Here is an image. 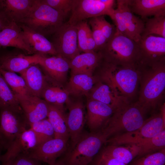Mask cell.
Returning a JSON list of instances; mask_svg holds the SVG:
<instances>
[{
  "mask_svg": "<svg viewBox=\"0 0 165 165\" xmlns=\"http://www.w3.org/2000/svg\"><path fill=\"white\" fill-rule=\"evenodd\" d=\"M141 65L121 66L103 59L96 68L97 79L111 87L118 95L130 101L134 97L139 85ZM94 71V72H95Z\"/></svg>",
  "mask_w": 165,
  "mask_h": 165,
  "instance_id": "1",
  "label": "cell"
},
{
  "mask_svg": "<svg viewBox=\"0 0 165 165\" xmlns=\"http://www.w3.org/2000/svg\"><path fill=\"white\" fill-rule=\"evenodd\" d=\"M138 100L148 112L163 104L165 90V60L150 66L141 64Z\"/></svg>",
  "mask_w": 165,
  "mask_h": 165,
  "instance_id": "2",
  "label": "cell"
},
{
  "mask_svg": "<svg viewBox=\"0 0 165 165\" xmlns=\"http://www.w3.org/2000/svg\"><path fill=\"white\" fill-rule=\"evenodd\" d=\"M147 112L137 101L115 110L101 130L109 138L136 130L143 124Z\"/></svg>",
  "mask_w": 165,
  "mask_h": 165,
  "instance_id": "3",
  "label": "cell"
},
{
  "mask_svg": "<svg viewBox=\"0 0 165 165\" xmlns=\"http://www.w3.org/2000/svg\"><path fill=\"white\" fill-rule=\"evenodd\" d=\"M107 139L101 130L83 132L74 147L59 158L63 165H87L92 162Z\"/></svg>",
  "mask_w": 165,
  "mask_h": 165,
  "instance_id": "4",
  "label": "cell"
},
{
  "mask_svg": "<svg viewBox=\"0 0 165 165\" xmlns=\"http://www.w3.org/2000/svg\"><path fill=\"white\" fill-rule=\"evenodd\" d=\"M104 60L121 66L140 64L138 44L116 30L112 37L99 51Z\"/></svg>",
  "mask_w": 165,
  "mask_h": 165,
  "instance_id": "5",
  "label": "cell"
},
{
  "mask_svg": "<svg viewBox=\"0 0 165 165\" xmlns=\"http://www.w3.org/2000/svg\"><path fill=\"white\" fill-rule=\"evenodd\" d=\"M65 18L42 0H38L28 15L18 23L46 37L53 35L64 23Z\"/></svg>",
  "mask_w": 165,
  "mask_h": 165,
  "instance_id": "6",
  "label": "cell"
},
{
  "mask_svg": "<svg viewBox=\"0 0 165 165\" xmlns=\"http://www.w3.org/2000/svg\"><path fill=\"white\" fill-rule=\"evenodd\" d=\"M165 105L160 106L159 112L145 119L142 125L134 131L112 136L105 144L113 145L135 144L152 138L165 129Z\"/></svg>",
  "mask_w": 165,
  "mask_h": 165,
  "instance_id": "7",
  "label": "cell"
},
{
  "mask_svg": "<svg viewBox=\"0 0 165 165\" xmlns=\"http://www.w3.org/2000/svg\"><path fill=\"white\" fill-rule=\"evenodd\" d=\"M29 125L20 106L0 108V147L6 150ZM30 127V126H29Z\"/></svg>",
  "mask_w": 165,
  "mask_h": 165,
  "instance_id": "8",
  "label": "cell"
},
{
  "mask_svg": "<svg viewBox=\"0 0 165 165\" xmlns=\"http://www.w3.org/2000/svg\"><path fill=\"white\" fill-rule=\"evenodd\" d=\"M130 2L129 0H117V8L109 16L114 22L117 31L138 42L144 30L145 23L132 12Z\"/></svg>",
  "mask_w": 165,
  "mask_h": 165,
  "instance_id": "9",
  "label": "cell"
},
{
  "mask_svg": "<svg viewBox=\"0 0 165 165\" xmlns=\"http://www.w3.org/2000/svg\"><path fill=\"white\" fill-rule=\"evenodd\" d=\"M114 0H74L68 23L76 25L88 18L110 16L114 9Z\"/></svg>",
  "mask_w": 165,
  "mask_h": 165,
  "instance_id": "10",
  "label": "cell"
},
{
  "mask_svg": "<svg viewBox=\"0 0 165 165\" xmlns=\"http://www.w3.org/2000/svg\"><path fill=\"white\" fill-rule=\"evenodd\" d=\"M52 35L51 42L57 55L70 61L80 53L78 47L75 25L64 23Z\"/></svg>",
  "mask_w": 165,
  "mask_h": 165,
  "instance_id": "11",
  "label": "cell"
},
{
  "mask_svg": "<svg viewBox=\"0 0 165 165\" xmlns=\"http://www.w3.org/2000/svg\"><path fill=\"white\" fill-rule=\"evenodd\" d=\"M138 43L141 64L150 66L165 60V38L152 35L142 36Z\"/></svg>",
  "mask_w": 165,
  "mask_h": 165,
  "instance_id": "12",
  "label": "cell"
},
{
  "mask_svg": "<svg viewBox=\"0 0 165 165\" xmlns=\"http://www.w3.org/2000/svg\"><path fill=\"white\" fill-rule=\"evenodd\" d=\"M80 98L73 101L70 99L66 103L68 109L66 123L70 138V145L67 151L74 147L83 132L85 122V107Z\"/></svg>",
  "mask_w": 165,
  "mask_h": 165,
  "instance_id": "13",
  "label": "cell"
},
{
  "mask_svg": "<svg viewBox=\"0 0 165 165\" xmlns=\"http://www.w3.org/2000/svg\"><path fill=\"white\" fill-rule=\"evenodd\" d=\"M68 140L55 138L49 140L38 145L28 155L40 162L53 165L67 151Z\"/></svg>",
  "mask_w": 165,
  "mask_h": 165,
  "instance_id": "14",
  "label": "cell"
},
{
  "mask_svg": "<svg viewBox=\"0 0 165 165\" xmlns=\"http://www.w3.org/2000/svg\"><path fill=\"white\" fill-rule=\"evenodd\" d=\"M36 137L30 128L20 134L1 155V165H9L19 155H28L38 145Z\"/></svg>",
  "mask_w": 165,
  "mask_h": 165,
  "instance_id": "15",
  "label": "cell"
},
{
  "mask_svg": "<svg viewBox=\"0 0 165 165\" xmlns=\"http://www.w3.org/2000/svg\"><path fill=\"white\" fill-rule=\"evenodd\" d=\"M38 0H0V18L5 27L19 23L29 13Z\"/></svg>",
  "mask_w": 165,
  "mask_h": 165,
  "instance_id": "16",
  "label": "cell"
},
{
  "mask_svg": "<svg viewBox=\"0 0 165 165\" xmlns=\"http://www.w3.org/2000/svg\"><path fill=\"white\" fill-rule=\"evenodd\" d=\"M42 56L28 55L22 51L13 52L0 49V68L19 73L32 65L39 64Z\"/></svg>",
  "mask_w": 165,
  "mask_h": 165,
  "instance_id": "17",
  "label": "cell"
},
{
  "mask_svg": "<svg viewBox=\"0 0 165 165\" xmlns=\"http://www.w3.org/2000/svg\"><path fill=\"white\" fill-rule=\"evenodd\" d=\"M38 64L51 80L63 86L65 84L70 69L69 61L58 55H42Z\"/></svg>",
  "mask_w": 165,
  "mask_h": 165,
  "instance_id": "18",
  "label": "cell"
},
{
  "mask_svg": "<svg viewBox=\"0 0 165 165\" xmlns=\"http://www.w3.org/2000/svg\"><path fill=\"white\" fill-rule=\"evenodd\" d=\"M29 125L46 119L49 104L42 98L31 95L15 94Z\"/></svg>",
  "mask_w": 165,
  "mask_h": 165,
  "instance_id": "19",
  "label": "cell"
},
{
  "mask_svg": "<svg viewBox=\"0 0 165 165\" xmlns=\"http://www.w3.org/2000/svg\"><path fill=\"white\" fill-rule=\"evenodd\" d=\"M86 107V122L91 132L101 130L115 111L105 104L90 99H87Z\"/></svg>",
  "mask_w": 165,
  "mask_h": 165,
  "instance_id": "20",
  "label": "cell"
},
{
  "mask_svg": "<svg viewBox=\"0 0 165 165\" xmlns=\"http://www.w3.org/2000/svg\"><path fill=\"white\" fill-rule=\"evenodd\" d=\"M86 97L87 99L105 104L115 110L130 102L127 98L118 95L109 85L97 79Z\"/></svg>",
  "mask_w": 165,
  "mask_h": 165,
  "instance_id": "21",
  "label": "cell"
},
{
  "mask_svg": "<svg viewBox=\"0 0 165 165\" xmlns=\"http://www.w3.org/2000/svg\"><path fill=\"white\" fill-rule=\"evenodd\" d=\"M18 24L22 30L25 42L31 49L33 54L57 55L52 43L45 36L23 24Z\"/></svg>",
  "mask_w": 165,
  "mask_h": 165,
  "instance_id": "22",
  "label": "cell"
},
{
  "mask_svg": "<svg viewBox=\"0 0 165 165\" xmlns=\"http://www.w3.org/2000/svg\"><path fill=\"white\" fill-rule=\"evenodd\" d=\"M7 47L16 48L28 55L33 54L24 41L20 27L15 22L10 23L0 31V49Z\"/></svg>",
  "mask_w": 165,
  "mask_h": 165,
  "instance_id": "23",
  "label": "cell"
},
{
  "mask_svg": "<svg viewBox=\"0 0 165 165\" xmlns=\"http://www.w3.org/2000/svg\"><path fill=\"white\" fill-rule=\"evenodd\" d=\"M102 59L99 51H92L80 53L69 61L71 75L94 73Z\"/></svg>",
  "mask_w": 165,
  "mask_h": 165,
  "instance_id": "24",
  "label": "cell"
},
{
  "mask_svg": "<svg viewBox=\"0 0 165 165\" xmlns=\"http://www.w3.org/2000/svg\"><path fill=\"white\" fill-rule=\"evenodd\" d=\"M19 73L24 80L31 95L41 98L47 77L38 64L32 65Z\"/></svg>",
  "mask_w": 165,
  "mask_h": 165,
  "instance_id": "25",
  "label": "cell"
},
{
  "mask_svg": "<svg viewBox=\"0 0 165 165\" xmlns=\"http://www.w3.org/2000/svg\"><path fill=\"white\" fill-rule=\"evenodd\" d=\"M97 81L94 75L86 74L71 75L64 89L71 96L76 98L86 97Z\"/></svg>",
  "mask_w": 165,
  "mask_h": 165,
  "instance_id": "26",
  "label": "cell"
},
{
  "mask_svg": "<svg viewBox=\"0 0 165 165\" xmlns=\"http://www.w3.org/2000/svg\"><path fill=\"white\" fill-rule=\"evenodd\" d=\"M130 6L133 13L144 20L152 16H165V0H131Z\"/></svg>",
  "mask_w": 165,
  "mask_h": 165,
  "instance_id": "27",
  "label": "cell"
},
{
  "mask_svg": "<svg viewBox=\"0 0 165 165\" xmlns=\"http://www.w3.org/2000/svg\"><path fill=\"white\" fill-rule=\"evenodd\" d=\"M69 97L63 86L47 77V83L42 93L41 98L49 104L64 109V105L69 100Z\"/></svg>",
  "mask_w": 165,
  "mask_h": 165,
  "instance_id": "28",
  "label": "cell"
},
{
  "mask_svg": "<svg viewBox=\"0 0 165 165\" xmlns=\"http://www.w3.org/2000/svg\"><path fill=\"white\" fill-rule=\"evenodd\" d=\"M138 148L135 144L108 145L100 153L116 159L127 165L138 156Z\"/></svg>",
  "mask_w": 165,
  "mask_h": 165,
  "instance_id": "29",
  "label": "cell"
},
{
  "mask_svg": "<svg viewBox=\"0 0 165 165\" xmlns=\"http://www.w3.org/2000/svg\"><path fill=\"white\" fill-rule=\"evenodd\" d=\"M48 119L54 133V138L69 139V134L66 123L64 110L49 104Z\"/></svg>",
  "mask_w": 165,
  "mask_h": 165,
  "instance_id": "30",
  "label": "cell"
},
{
  "mask_svg": "<svg viewBox=\"0 0 165 165\" xmlns=\"http://www.w3.org/2000/svg\"><path fill=\"white\" fill-rule=\"evenodd\" d=\"M77 29L78 45L80 52L96 51V43L91 29L86 20L76 25Z\"/></svg>",
  "mask_w": 165,
  "mask_h": 165,
  "instance_id": "31",
  "label": "cell"
},
{
  "mask_svg": "<svg viewBox=\"0 0 165 165\" xmlns=\"http://www.w3.org/2000/svg\"><path fill=\"white\" fill-rule=\"evenodd\" d=\"M138 148V158L165 148V130L155 136L135 144Z\"/></svg>",
  "mask_w": 165,
  "mask_h": 165,
  "instance_id": "32",
  "label": "cell"
},
{
  "mask_svg": "<svg viewBox=\"0 0 165 165\" xmlns=\"http://www.w3.org/2000/svg\"><path fill=\"white\" fill-rule=\"evenodd\" d=\"M0 72L15 94L31 95L24 80L21 76L1 68Z\"/></svg>",
  "mask_w": 165,
  "mask_h": 165,
  "instance_id": "33",
  "label": "cell"
},
{
  "mask_svg": "<svg viewBox=\"0 0 165 165\" xmlns=\"http://www.w3.org/2000/svg\"><path fill=\"white\" fill-rule=\"evenodd\" d=\"M30 127L34 132L38 145L54 138L53 130L48 119L33 123Z\"/></svg>",
  "mask_w": 165,
  "mask_h": 165,
  "instance_id": "34",
  "label": "cell"
},
{
  "mask_svg": "<svg viewBox=\"0 0 165 165\" xmlns=\"http://www.w3.org/2000/svg\"><path fill=\"white\" fill-rule=\"evenodd\" d=\"M142 36L156 35L165 38V16H156L145 20Z\"/></svg>",
  "mask_w": 165,
  "mask_h": 165,
  "instance_id": "35",
  "label": "cell"
},
{
  "mask_svg": "<svg viewBox=\"0 0 165 165\" xmlns=\"http://www.w3.org/2000/svg\"><path fill=\"white\" fill-rule=\"evenodd\" d=\"M20 106L15 94L0 72V108Z\"/></svg>",
  "mask_w": 165,
  "mask_h": 165,
  "instance_id": "36",
  "label": "cell"
},
{
  "mask_svg": "<svg viewBox=\"0 0 165 165\" xmlns=\"http://www.w3.org/2000/svg\"><path fill=\"white\" fill-rule=\"evenodd\" d=\"M165 148L136 158L129 165H165Z\"/></svg>",
  "mask_w": 165,
  "mask_h": 165,
  "instance_id": "37",
  "label": "cell"
},
{
  "mask_svg": "<svg viewBox=\"0 0 165 165\" xmlns=\"http://www.w3.org/2000/svg\"><path fill=\"white\" fill-rule=\"evenodd\" d=\"M89 23L96 43V50L98 51L104 47L107 42L99 25L97 17L90 18Z\"/></svg>",
  "mask_w": 165,
  "mask_h": 165,
  "instance_id": "38",
  "label": "cell"
},
{
  "mask_svg": "<svg viewBox=\"0 0 165 165\" xmlns=\"http://www.w3.org/2000/svg\"><path fill=\"white\" fill-rule=\"evenodd\" d=\"M74 0H42L47 5L54 9L65 17L71 12Z\"/></svg>",
  "mask_w": 165,
  "mask_h": 165,
  "instance_id": "39",
  "label": "cell"
},
{
  "mask_svg": "<svg viewBox=\"0 0 165 165\" xmlns=\"http://www.w3.org/2000/svg\"><path fill=\"white\" fill-rule=\"evenodd\" d=\"M99 24L107 42L111 39L116 32V28L105 19L104 16L97 17Z\"/></svg>",
  "mask_w": 165,
  "mask_h": 165,
  "instance_id": "40",
  "label": "cell"
},
{
  "mask_svg": "<svg viewBox=\"0 0 165 165\" xmlns=\"http://www.w3.org/2000/svg\"><path fill=\"white\" fill-rule=\"evenodd\" d=\"M95 165H127L113 158L99 153L93 161Z\"/></svg>",
  "mask_w": 165,
  "mask_h": 165,
  "instance_id": "41",
  "label": "cell"
},
{
  "mask_svg": "<svg viewBox=\"0 0 165 165\" xmlns=\"http://www.w3.org/2000/svg\"><path fill=\"white\" fill-rule=\"evenodd\" d=\"M12 163L13 165H40L41 164L40 162L27 154L19 155Z\"/></svg>",
  "mask_w": 165,
  "mask_h": 165,
  "instance_id": "42",
  "label": "cell"
},
{
  "mask_svg": "<svg viewBox=\"0 0 165 165\" xmlns=\"http://www.w3.org/2000/svg\"><path fill=\"white\" fill-rule=\"evenodd\" d=\"M40 165H42L41 164ZM53 165H63L61 160L58 158L56 161L55 163Z\"/></svg>",
  "mask_w": 165,
  "mask_h": 165,
  "instance_id": "43",
  "label": "cell"
},
{
  "mask_svg": "<svg viewBox=\"0 0 165 165\" xmlns=\"http://www.w3.org/2000/svg\"><path fill=\"white\" fill-rule=\"evenodd\" d=\"M5 27V25L0 18V31Z\"/></svg>",
  "mask_w": 165,
  "mask_h": 165,
  "instance_id": "44",
  "label": "cell"
},
{
  "mask_svg": "<svg viewBox=\"0 0 165 165\" xmlns=\"http://www.w3.org/2000/svg\"><path fill=\"white\" fill-rule=\"evenodd\" d=\"M2 149H1V148L0 147V165H1V151H2Z\"/></svg>",
  "mask_w": 165,
  "mask_h": 165,
  "instance_id": "45",
  "label": "cell"
},
{
  "mask_svg": "<svg viewBox=\"0 0 165 165\" xmlns=\"http://www.w3.org/2000/svg\"><path fill=\"white\" fill-rule=\"evenodd\" d=\"M87 165H95L94 164V163L92 161V162L90 163V164H88Z\"/></svg>",
  "mask_w": 165,
  "mask_h": 165,
  "instance_id": "46",
  "label": "cell"
},
{
  "mask_svg": "<svg viewBox=\"0 0 165 165\" xmlns=\"http://www.w3.org/2000/svg\"><path fill=\"white\" fill-rule=\"evenodd\" d=\"M9 165H13L12 163H11L10 164H9Z\"/></svg>",
  "mask_w": 165,
  "mask_h": 165,
  "instance_id": "47",
  "label": "cell"
}]
</instances>
